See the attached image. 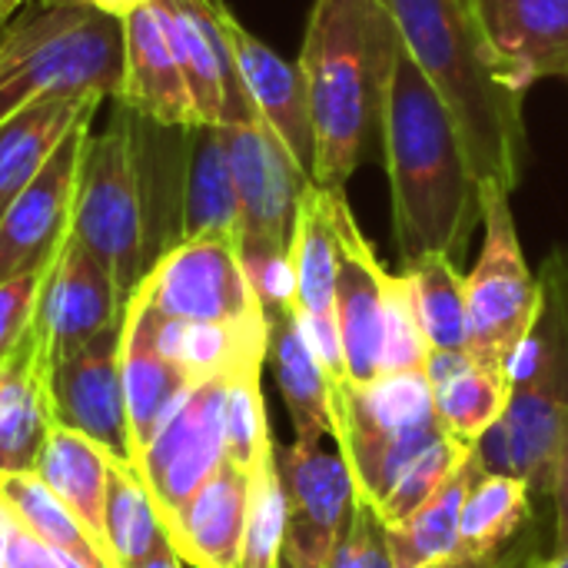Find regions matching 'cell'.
Wrapping results in <instances>:
<instances>
[{"instance_id":"cell-10","label":"cell","mask_w":568,"mask_h":568,"mask_svg":"<svg viewBox=\"0 0 568 568\" xmlns=\"http://www.w3.org/2000/svg\"><path fill=\"white\" fill-rule=\"evenodd\" d=\"M223 399L226 376L193 383L143 449L140 476L163 519L173 516L226 463Z\"/></svg>"},{"instance_id":"cell-46","label":"cell","mask_w":568,"mask_h":568,"mask_svg":"<svg viewBox=\"0 0 568 568\" xmlns=\"http://www.w3.org/2000/svg\"><path fill=\"white\" fill-rule=\"evenodd\" d=\"M133 568H183V559L176 556V549H173L170 542H163L150 559H143L140 566H133Z\"/></svg>"},{"instance_id":"cell-11","label":"cell","mask_w":568,"mask_h":568,"mask_svg":"<svg viewBox=\"0 0 568 568\" xmlns=\"http://www.w3.org/2000/svg\"><path fill=\"white\" fill-rule=\"evenodd\" d=\"M166 43L186 80L200 126L256 120V106L240 80L216 0H150Z\"/></svg>"},{"instance_id":"cell-51","label":"cell","mask_w":568,"mask_h":568,"mask_svg":"<svg viewBox=\"0 0 568 568\" xmlns=\"http://www.w3.org/2000/svg\"><path fill=\"white\" fill-rule=\"evenodd\" d=\"M286 568H290V566H286Z\"/></svg>"},{"instance_id":"cell-28","label":"cell","mask_w":568,"mask_h":568,"mask_svg":"<svg viewBox=\"0 0 568 568\" xmlns=\"http://www.w3.org/2000/svg\"><path fill=\"white\" fill-rule=\"evenodd\" d=\"M280 396L293 419L300 443H323L333 436V386L320 366L313 346L306 343L296 313L270 323V356Z\"/></svg>"},{"instance_id":"cell-34","label":"cell","mask_w":568,"mask_h":568,"mask_svg":"<svg viewBox=\"0 0 568 568\" xmlns=\"http://www.w3.org/2000/svg\"><path fill=\"white\" fill-rule=\"evenodd\" d=\"M429 353H469L466 273L446 253H429L403 266Z\"/></svg>"},{"instance_id":"cell-18","label":"cell","mask_w":568,"mask_h":568,"mask_svg":"<svg viewBox=\"0 0 568 568\" xmlns=\"http://www.w3.org/2000/svg\"><path fill=\"white\" fill-rule=\"evenodd\" d=\"M220 20L233 50L240 80L256 106V116L280 136V143L293 153V160L313 180L316 136H313L310 97H306V80H303L300 63L283 60L273 47L253 37L226 7L220 10Z\"/></svg>"},{"instance_id":"cell-13","label":"cell","mask_w":568,"mask_h":568,"mask_svg":"<svg viewBox=\"0 0 568 568\" xmlns=\"http://www.w3.org/2000/svg\"><path fill=\"white\" fill-rule=\"evenodd\" d=\"M97 110H87L63 133L57 150L30 180V186L0 216V283L23 276V273H40L57 256L70 230L77 166H80L83 140L93 126Z\"/></svg>"},{"instance_id":"cell-31","label":"cell","mask_w":568,"mask_h":568,"mask_svg":"<svg viewBox=\"0 0 568 568\" xmlns=\"http://www.w3.org/2000/svg\"><path fill=\"white\" fill-rule=\"evenodd\" d=\"M532 489L519 476L479 473L466 493L459 516L463 556H499L506 552L532 523Z\"/></svg>"},{"instance_id":"cell-7","label":"cell","mask_w":568,"mask_h":568,"mask_svg":"<svg viewBox=\"0 0 568 568\" xmlns=\"http://www.w3.org/2000/svg\"><path fill=\"white\" fill-rule=\"evenodd\" d=\"M443 436L426 373H383L353 386L329 439L349 466L356 496L379 506L399 473Z\"/></svg>"},{"instance_id":"cell-47","label":"cell","mask_w":568,"mask_h":568,"mask_svg":"<svg viewBox=\"0 0 568 568\" xmlns=\"http://www.w3.org/2000/svg\"><path fill=\"white\" fill-rule=\"evenodd\" d=\"M529 568H568V549L566 552H552V556H546V559L539 556Z\"/></svg>"},{"instance_id":"cell-1","label":"cell","mask_w":568,"mask_h":568,"mask_svg":"<svg viewBox=\"0 0 568 568\" xmlns=\"http://www.w3.org/2000/svg\"><path fill=\"white\" fill-rule=\"evenodd\" d=\"M383 153L393 193V240L403 266L446 253L459 263L483 220L479 180L436 87L399 47L383 100Z\"/></svg>"},{"instance_id":"cell-4","label":"cell","mask_w":568,"mask_h":568,"mask_svg":"<svg viewBox=\"0 0 568 568\" xmlns=\"http://www.w3.org/2000/svg\"><path fill=\"white\" fill-rule=\"evenodd\" d=\"M509 406L476 443L483 473H506L549 496L552 469L568 443V250L539 273L536 320L506 363Z\"/></svg>"},{"instance_id":"cell-5","label":"cell","mask_w":568,"mask_h":568,"mask_svg":"<svg viewBox=\"0 0 568 568\" xmlns=\"http://www.w3.org/2000/svg\"><path fill=\"white\" fill-rule=\"evenodd\" d=\"M123 23L93 7H37L0 33V123L63 97H120Z\"/></svg>"},{"instance_id":"cell-25","label":"cell","mask_w":568,"mask_h":568,"mask_svg":"<svg viewBox=\"0 0 568 568\" xmlns=\"http://www.w3.org/2000/svg\"><path fill=\"white\" fill-rule=\"evenodd\" d=\"M240 200L220 126L183 130L180 163V240L223 236L240 243ZM176 240V243H180Z\"/></svg>"},{"instance_id":"cell-19","label":"cell","mask_w":568,"mask_h":568,"mask_svg":"<svg viewBox=\"0 0 568 568\" xmlns=\"http://www.w3.org/2000/svg\"><path fill=\"white\" fill-rule=\"evenodd\" d=\"M469 7L523 93L536 80H568V0H469Z\"/></svg>"},{"instance_id":"cell-12","label":"cell","mask_w":568,"mask_h":568,"mask_svg":"<svg viewBox=\"0 0 568 568\" xmlns=\"http://www.w3.org/2000/svg\"><path fill=\"white\" fill-rule=\"evenodd\" d=\"M276 466L286 486V566L320 568L339 542L356 486L339 449H323V443L276 446Z\"/></svg>"},{"instance_id":"cell-6","label":"cell","mask_w":568,"mask_h":568,"mask_svg":"<svg viewBox=\"0 0 568 568\" xmlns=\"http://www.w3.org/2000/svg\"><path fill=\"white\" fill-rule=\"evenodd\" d=\"M116 103L120 106L113 110L110 123L100 133H93L90 126L83 140L70 233L106 266L116 296L126 306L150 266L156 263V253L136 153V113L123 100Z\"/></svg>"},{"instance_id":"cell-27","label":"cell","mask_w":568,"mask_h":568,"mask_svg":"<svg viewBox=\"0 0 568 568\" xmlns=\"http://www.w3.org/2000/svg\"><path fill=\"white\" fill-rule=\"evenodd\" d=\"M110 463H113V456L103 446H97L93 439H87L77 429L53 423L50 436L40 449V459L33 466V473L77 516V523L93 536V542L103 552H106V546H103V503H106Z\"/></svg>"},{"instance_id":"cell-38","label":"cell","mask_w":568,"mask_h":568,"mask_svg":"<svg viewBox=\"0 0 568 568\" xmlns=\"http://www.w3.org/2000/svg\"><path fill=\"white\" fill-rule=\"evenodd\" d=\"M429 343L416 313L409 276L386 270L383 286V349H379V376L383 373H426Z\"/></svg>"},{"instance_id":"cell-15","label":"cell","mask_w":568,"mask_h":568,"mask_svg":"<svg viewBox=\"0 0 568 568\" xmlns=\"http://www.w3.org/2000/svg\"><path fill=\"white\" fill-rule=\"evenodd\" d=\"M123 303L106 266L67 230L57 256L43 270L30 333L50 366L87 346L93 336L123 320Z\"/></svg>"},{"instance_id":"cell-29","label":"cell","mask_w":568,"mask_h":568,"mask_svg":"<svg viewBox=\"0 0 568 568\" xmlns=\"http://www.w3.org/2000/svg\"><path fill=\"white\" fill-rule=\"evenodd\" d=\"M103 97H63L43 100L7 123H0V216L30 186L47 156L57 150L63 133L87 113L97 110Z\"/></svg>"},{"instance_id":"cell-9","label":"cell","mask_w":568,"mask_h":568,"mask_svg":"<svg viewBox=\"0 0 568 568\" xmlns=\"http://www.w3.org/2000/svg\"><path fill=\"white\" fill-rule=\"evenodd\" d=\"M146 306L166 320L253 323L266 320L246 280L240 243L223 236L180 240L160 253L136 286Z\"/></svg>"},{"instance_id":"cell-42","label":"cell","mask_w":568,"mask_h":568,"mask_svg":"<svg viewBox=\"0 0 568 568\" xmlns=\"http://www.w3.org/2000/svg\"><path fill=\"white\" fill-rule=\"evenodd\" d=\"M0 568H90L33 539L0 503Z\"/></svg>"},{"instance_id":"cell-17","label":"cell","mask_w":568,"mask_h":568,"mask_svg":"<svg viewBox=\"0 0 568 568\" xmlns=\"http://www.w3.org/2000/svg\"><path fill=\"white\" fill-rule=\"evenodd\" d=\"M336 236H339L336 316H339V336L346 353V373L353 386H366L379 376L386 270L379 266L373 243L359 230L346 203V193L336 196Z\"/></svg>"},{"instance_id":"cell-32","label":"cell","mask_w":568,"mask_h":568,"mask_svg":"<svg viewBox=\"0 0 568 568\" xmlns=\"http://www.w3.org/2000/svg\"><path fill=\"white\" fill-rule=\"evenodd\" d=\"M163 542H170L166 523L140 469L113 459L103 503V546L110 562L113 568L140 566Z\"/></svg>"},{"instance_id":"cell-35","label":"cell","mask_w":568,"mask_h":568,"mask_svg":"<svg viewBox=\"0 0 568 568\" xmlns=\"http://www.w3.org/2000/svg\"><path fill=\"white\" fill-rule=\"evenodd\" d=\"M286 486L276 449L250 473V503L240 568H286Z\"/></svg>"},{"instance_id":"cell-2","label":"cell","mask_w":568,"mask_h":568,"mask_svg":"<svg viewBox=\"0 0 568 568\" xmlns=\"http://www.w3.org/2000/svg\"><path fill=\"white\" fill-rule=\"evenodd\" d=\"M403 50L456 120L469 166L483 183L516 190L529 156L523 90L496 60L469 0H383Z\"/></svg>"},{"instance_id":"cell-30","label":"cell","mask_w":568,"mask_h":568,"mask_svg":"<svg viewBox=\"0 0 568 568\" xmlns=\"http://www.w3.org/2000/svg\"><path fill=\"white\" fill-rule=\"evenodd\" d=\"M483 466L476 463V453L439 486V493L413 513L403 526L389 529V549L396 568H429L463 556L459 542V516L466 493L473 489Z\"/></svg>"},{"instance_id":"cell-14","label":"cell","mask_w":568,"mask_h":568,"mask_svg":"<svg viewBox=\"0 0 568 568\" xmlns=\"http://www.w3.org/2000/svg\"><path fill=\"white\" fill-rule=\"evenodd\" d=\"M120 336L123 320L93 336L87 346L67 353L50 369V413L53 423L83 433L97 446H103L116 463H126L140 469L130 423H126V403H123V383H120Z\"/></svg>"},{"instance_id":"cell-50","label":"cell","mask_w":568,"mask_h":568,"mask_svg":"<svg viewBox=\"0 0 568 568\" xmlns=\"http://www.w3.org/2000/svg\"><path fill=\"white\" fill-rule=\"evenodd\" d=\"M10 20H13V17H3V13H0V33H3V27H7Z\"/></svg>"},{"instance_id":"cell-23","label":"cell","mask_w":568,"mask_h":568,"mask_svg":"<svg viewBox=\"0 0 568 568\" xmlns=\"http://www.w3.org/2000/svg\"><path fill=\"white\" fill-rule=\"evenodd\" d=\"M50 359L27 329L0 363V476L33 473L50 436Z\"/></svg>"},{"instance_id":"cell-33","label":"cell","mask_w":568,"mask_h":568,"mask_svg":"<svg viewBox=\"0 0 568 568\" xmlns=\"http://www.w3.org/2000/svg\"><path fill=\"white\" fill-rule=\"evenodd\" d=\"M0 503L47 549H57L70 559H80L90 568H113L106 552L93 542V536L77 523V516L50 493V486L37 473L0 476Z\"/></svg>"},{"instance_id":"cell-41","label":"cell","mask_w":568,"mask_h":568,"mask_svg":"<svg viewBox=\"0 0 568 568\" xmlns=\"http://www.w3.org/2000/svg\"><path fill=\"white\" fill-rule=\"evenodd\" d=\"M40 283H43V270L0 283V363L27 336V329L33 323L37 296H40Z\"/></svg>"},{"instance_id":"cell-16","label":"cell","mask_w":568,"mask_h":568,"mask_svg":"<svg viewBox=\"0 0 568 568\" xmlns=\"http://www.w3.org/2000/svg\"><path fill=\"white\" fill-rule=\"evenodd\" d=\"M236 200H240V243H283L293 240L296 206L310 173L293 160L280 136L256 116L220 126Z\"/></svg>"},{"instance_id":"cell-48","label":"cell","mask_w":568,"mask_h":568,"mask_svg":"<svg viewBox=\"0 0 568 568\" xmlns=\"http://www.w3.org/2000/svg\"><path fill=\"white\" fill-rule=\"evenodd\" d=\"M30 0H0V13L3 17H17L20 13V7H27Z\"/></svg>"},{"instance_id":"cell-21","label":"cell","mask_w":568,"mask_h":568,"mask_svg":"<svg viewBox=\"0 0 568 568\" xmlns=\"http://www.w3.org/2000/svg\"><path fill=\"white\" fill-rule=\"evenodd\" d=\"M250 476L223 463L173 516L166 536L176 556L193 568H240L246 529Z\"/></svg>"},{"instance_id":"cell-45","label":"cell","mask_w":568,"mask_h":568,"mask_svg":"<svg viewBox=\"0 0 568 568\" xmlns=\"http://www.w3.org/2000/svg\"><path fill=\"white\" fill-rule=\"evenodd\" d=\"M143 3H150V0H83V7H93V10L110 13V17H116V20H123L126 13H133V10L143 7Z\"/></svg>"},{"instance_id":"cell-24","label":"cell","mask_w":568,"mask_h":568,"mask_svg":"<svg viewBox=\"0 0 568 568\" xmlns=\"http://www.w3.org/2000/svg\"><path fill=\"white\" fill-rule=\"evenodd\" d=\"M146 316H150V339L160 349V356L180 366L193 383L223 379L240 369L263 366L270 356V320L196 323V320L156 316L150 306Z\"/></svg>"},{"instance_id":"cell-20","label":"cell","mask_w":568,"mask_h":568,"mask_svg":"<svg viewBox=\"0 0 568 568\" xmlns=\"http://www.w3.org/2000/svg\"><path fill=\"white\" fill-rule=\"evenodd\" d=\"M123 87L120 97L136 116L170 126L190 130L200 126L186 80L180 63L166 43V33L150 3L136 7L123 20Z\"/></svg>"},{"instance_id":"cell-39","label":"cell","mask_w":568,"mask_h":568,"mask_svg":"<svg viewBox=\"0 0 568 568\" xmlns=\"http://www.w3.org/2000/svg\"><path fill=\"white\" fill-rule=\"evenodd\" d=\"M240 260L246 280L263 306L266 320L290 316L296 310V273L290 260V246L283 243H240Z\"/></svg>"},{"instance_id":"cell-37","label":"cell","mask_w":568,"mask_h":568,"mask_svg":"<svg viewBox=\"0 0 568 568\" xmlns=\"http://www.w3.org/2000/svg\"><path fill=\"white\" fill-rule=\"evenodd\" d=\"M476 453V446H466L459 439H453L449 433L443 439H436L433 446H426L393 483V489L386 493V499L379 503V516L386 523V529L403 526L413 513H419L436 493L439 486Z\"/></svg>"},{"instance_id":"cell-3","label":"cell","mask_w":568,"mask_h":568,"mask_svg":"<svg viewBox=\"0 0 568 568\" xmlns=\"http://www.w3.org/2000/svg\"><path fill=\"white\" fill-rule=\"evenodd\" d=\"M403 40L383 0H316L300 70L306 80L316 160L313 183L343 193L383 123V100Z\"/></svg>"},{"instance_id":"cell-36","label":"cell","mask_w":568,"mask_h":568,"mask_svg":"<svg viewBox=\"0 0 568 568\" xmlns=\"http://www.w3.org/2000/svg\"><path fill=\"white\" fill-rule=\"evenodd\" d=\"M260 373L263 366H250V369L226 376V399H223L226 463H233L246 476L276 449L270 436V416H266Z\"/></svg>"},{"instance_id":"cell-40","label":"cell","mask_w":568,"mask_h":568,"mask_svg":"<svg viewBox=\"0 0 568 568\" xmlns=\"http://www.w3.org/2000/svg\"><path fill=\"white\" fill-rule=\"evenodd\" d=\"M320 568H396L389 549V529L373 499L356 496L339 542Z\"/></svg>"},{"instance_id":"cell-44","label":"cell","mask_w":568,"mask_h":568,"mask_svg":"<svg viewBox=\"0 0 568 568\" xmlns=\"http://www.w3.org/2000/svg\"><path fill=\"white\" fill-rule=\"evenodd\" d=\"M549 496L556 503V546L552 552H566L568 549V443L552 469V483H549Z\"/></svg>"},{"instance_id":"cell-22","label":"cell","mask_w":568,"mask_h":568,"mask_svg":"<svg viewBox=\"0 0 568 568\" xmlns=\"http://www.w3.org/2000/svg\"><path fill=\"white\" fill-rule=\"evenodd\" d=\"M120 383H123V403H126V423L130 439L136 449V459L163 426V419L173 413V406L183 399V393L193 386V379L160 356V349L150 339V316L140 290L130 296L123 310V336H120Z\"/></svg>"},{"instance_id":"cell-26","label":"cell","mask_w":568,"mask_h":568,"mask_svg":"<svg viewBox=\"0 0 568 568\" xmlns=\"http://www.w3.org/2000/svg\"><path fill=\"white\" fill-rule=\"evenodd\" d=\"M426 379L443 429L466 446H476L509 406V376L469 353H429Z\"/></svg>"},{"instance_id":"cell-49","label":"cell","mask_w":568,"mask_h":568,"mask_svg":"<svg viewBox=\"0 0 568 568\" xmlns=\"http://www.w3.org/2000/svg\"><path fill=\"white\" fill-rule=\"evenodd\" d=\"M50 7H83V0H43Z\"/></svg>"},{"instance_id":"cell-8","label":"cell","mask_w":568,"mask_h":568,"mask_svg":"<svg viewBox=\"0 0 568 568\" xmlns=\"http://www.w3.org/2000/svg\"><path fill=\"white\" fill-rule=\"evenodd\" d=\"M483 203V253L466 273V306H469V356L503 369L526 339L539 310V276H532L516 216L513 190L503 183L479 186Z\"/></svg>"},{"instance_id":"cell-43","label":"cell","mask_w":568,"mask_h":568,"mask_svg":"<svg viewBox=\"0 0 568 568\" xmlns=\"http://www.w3.org/2000/svg\"><path fill=\"white\" fill-rule=\"evenodd\" d=\"M542 556L539 549V526L532 523L506 552L499 556H456L449 562H439V566L429 568H529L536 559Z\"/></svg>"}]
</instances>
